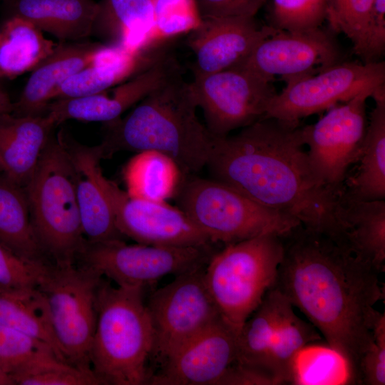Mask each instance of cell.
<instances>
[{
    "instance_id": "31",
    "label": "cell",
    "mask_w": 385,
    "mask_h": 385,
    "mask_svg": "<svg viewBox=\"0 0 385 385\" xmlns=\"http://www.w3.org/2000/svg\"><path fill=\"white\" fill-rule=\"evenodd\" d=\"M289 303L287 299L274 287L267 292L261 304L240 331L236 363L258 370L269 376L265 371L267 354Z\"/></svg>"
},
{
    "instance_id": "24",
    "label": "cell",
    "mask_w": 385,
    "mask_h": 385,
    "mask_svg": "<svg viewBox=\"0 0 385 385\" xmlns=\"http://www.w3.org/2000/svg\"><path fill=\"white\" fill-rule=\"evenodd\" d=\"M374 101L361 153L359 165L347 177L343 192L361 200H385V86L371 96Z\"/></svg>"
},
{
    "instance_id": "43",
    "label": "cell",
    "mask_w": 385,
    "mask_h": 385,
    "mask_svg": "<svg viewBox=\"0 0 385 385\" xmlns=\"http://www.w3.org/2000/svg\"><path fill=\"white\" fill-rule=\"evenodd\" d=\"M14 103L6 89L0 83V114L11 113L13 111Z\"/></svg>"
},
{
    "instance_id": "12",
    "label": "cell",
    "mask_w": 385,
    "mask_h": 385,
    "mask_svg": "<svg viewBox=\"0 0 385 385\" xmlns=\"http://www.w3.org/2000/svg\"><path fill=\"white\" fill-rule=\"evenodd\" d=\"M385 86V62L344 61L316 74L286 82L269 103L264 118L298 123L360 93Z\"/></svg>"
},
{
    "instance_id": "36",
    "label": "cell",
    "mask_w": 385,
    "mask_h": 385,
    "mask_svg": "<svg viewBox=\"0 0 385 385\" xmlns=\"http://www.w3.org/2000/svg\"><path fill=\"white\" fill-rule=\"evenodd\" d=\"M374 0H330L327 19L330 29L343 33L355 53L360 47L370 21Z\"/></svg>"
},
{
    "instance_id": "23",
    "label": "cell",
    "mask_w": 385,
    "mask_h": 385,
    "mask_svg": "<svg viewBox=\"0 0 385 385\" xmlns=\"http://www.w3.org/2000/svg\"><path fill=\"white\" fill-rule=\"evenodd\" d=\"M160 54L151 51V46L130 51L109 45L97 61L66 80L53 100L86 96L112 88L144 70Z\"/></svg>"
},
{
    "instance_id": "4",
    "label": "cell",
    "mask_w": 385,
    "mask_h": 385,
    "mask_svg": "<svg viewBox=\"0 0 385 385\" xmlns=\"http://www.w3.org/2000/svg\"><path fill=\"white\" fill-rule=\"evenodd\" d=\"M143 291L101 279L90 366L103 385L148 384L153 329Z\"/></svg>"
},
{
    "instance_id": "18",
    "label": "cell",
    "mask_w": 385,
    "mask_h": 385,
    "mask_svg": "<svg viewBox=\"0 0 385 385\" xmlns=\"http://www.w3.org/2000/svg\"><path fill=\"white\" fill-rule=\"evenodd\" d=\"M188 45L195 54L193 74L215 73L240 65L265 38L276 33L252 16L201 18Z\"/></svg>"
},
{
    "instance_id": "16",
    "label": "cell",
    "mask_w": 385,
    "mask_h": 385,
    "mask_svg": "<svg viewBox=\"0 0 385 385\" xmlns=\"http://www.w3.org/2000/svg\"><path fill=\"white\" fill-rule=\"evenodd\" d=\"M238 334L222 317L187 341L153 372L148 384L216 385L237 359Z\"/></svg>"
},
{
    "instance_id": "13",
    "label": "cell",
    "mask_w": 385,
    "mask_h": 385,
    "mask_svg": "<svg viewBox=\"0 0 385 385\" xmlns=\"http://www.w3.org/2000/svg\"><path fill=\"white\" fill-rule=\"evenodd\" d=\"M193 75L192 94L215 137L227 135L264 118L277 93L273 82L240 66Z\"/></svg>"
},
{
    "instance_id": "30",
    "label": "cell",
    "mask_w": 385,
    "mask_h": 385,
    "mask_svg": "<svg viewBox=\"0 0 385 385\" xmlns=\"http://www.w3.org/2000/svg\"><path fill=\"white\" fill-rule=\"evenodd\" d=\"M0 244L18 255L51 262L36 237L24 187L0 173Z\"/></svg>"
},
{
    "instance_id": "6",
    "label": "cell",
    "mask_w": 385,
    "mask_h": 385,
    "mask_svg": "<svg viewBox=\"0 0 385 385\" xmlns=\"http://www.w3.org/2000/svg\"><path fill=\"white\" fill-rule=\"evenodd\" d=\"M283 255L280 235L266 234L225 245L204 270V279L222 319L238 334L273 287Z\"/></svg>"
},
{
    "instance_id": "45",
    "label": "cell",
    "mask_w": 385,
    "mask_h": 385,
    "mask_svg": "<svg viewBox=\"0 0 385 385\" xmlns=\"http://www.w3.org/2000/svg\"><path fill=\"white\" fill-rule=\"evenodd\" d=\"M4 173V168H3V166H2V165H1V163L0 162V173Z\"/></svg>"
},
{
    "instance_id": "46",
    "label": "cell",
    "mask_w": 385,
    "mask_h": 385,
    "mask_svg": "<svg viewBox=\"0 0 385 385\" xmlns=\"http://www.w3.org/2000/svg\"><path fill=\"white\" fill-rule=\"evenodd\" d=\"M1 1H3V0H0V2H1Z\"/></svg>"
},
{
    "instance_id": "17",
    "label": "cell",
    "mask_w": 385,
    "mask_h": 385,
    "mask_svg": "<svg viewBox=\"0 0 385 385\" xmlns=\"http://www.w3.org/2000/svg\"><path fill=\"white\" fill-rule=\"evenodd\" d=\"M180 70L175 58L160 54L144 70L127 81L96 94L56 99L46 109L58 125L68 120L110 123L133 107L153 90Z\"/></svg>"
},
{
    "instance_id": "33",
    "label": "cell",
    "mask_w": 385,
    "mask_h": 385,
    "mask_svg": "<svg viewBox=\"0 0 385 385\" xmlns=\"http://www.w3.org/2000/svg\"><path fill=\"white\" fill-rule=\"evenodd\" d=\"M61 361H63L47 344L0 324V365L13 381L17 376Z\"/></svg>"
},
{
    "instance_id": "37",
    "label": "cell",
    "mask_w": 385,
    "mask_h": 385,
    "mask_svg": "<svg viewBox=\"0 0 385 385\" xmlns=\"http://www.w3.org/2000/svg\"><path fill=\"white\" fill-rule=\"evenodd\" d=\"M50 264L22 257L0 244V287H38Z\"/></svg>"
},
{
    "instance_id": "7",
    "label": "cell",
    "mask_w": 385,
    "mask_h": 385,
    "mask_svg": "<svg viewBox=\"0 0 385 385\" xmlns=\"http://www.w3.org/2000/svg\"><path fill=\"white\" fill-rule=\"evenodd\" d=\"M178 208L212 243L225 245L266 234L283 235L300 224L212 178L183 175L174 195Z\"/></svg>"
},
{
    "instance_id": "34",
    "label": "cell",
    "mask_w": 385,
    "mask_h": 385,
    "mask_svg": "<svg viewBox=\"0 0 385 385\" xmlns=\"http://www.w3.org/2000/svg\"><path fill=\"white\" fill-rule=\"evenodd\" d=\"M330 0H272V24L278 31L301 32L322 27Z\"/></svg>"
},
{
    "instance_id": "2",
    "label": "cell",
    "mask_w": 385,
    "mask_h": 385,
    "mask_svg": "<svg viewBox=\"0 0 385 385\" xmlns=\"http://www.w3.org/2000/svg\"><path fill=\"white\" fill-rule=\"evenodd\" d=\"M302 126L262 118L235 135L213 138L205 168L211 178L302 225L340 237L337 196L317 179Z\"/></svg>"
},
{
    "instance_id": "10",
    "label": "cell",
    "mask_w": 385,
    "mask_h": 385,
    "mask_svg": "<svg viewBox=\"0 0 385 385\" xmlns=\"http://www.w3.org/2000/svg\"><path fill=\"white\" fill-rule=\"evenodd\" d=\"M205 267L175 276L155 291L146 303L153 329L150 361L158 367L221 317L205 282Z\"/></svg>"
},
{
    "instance_id": "22",
    "label": "cell",
    "mask_w": 385,
    "mask_h": 385,
    "mask_svg": "<svg viewBox=\"0 0 385 385\" xmlns=\"http://www.w3.org/2000/svg\"><path fill=\"white\" fill-rule=\"evenodd\" d=\"M335 220L348 247L380 272H384L385 200H356L342 191L337 196Z\"/></svg>"
},
{
    "instance_id": "21",
    "label": "cell",
    "mask_w": 385,
    "mask_h": 385,
    "mask_svg": "<svg viewBox=\"0 0 385 385\" xmlns=\"http://www.w3.org/2000/svg\"><path fill=\"white\" fill-rule=\"evenodd\" d=\"M65 138L76 168V195L86 240L91 243L123 240L109 201L93 173V162L101 158L98 145H81L66 134Z\"/></svg>"
},
{
    "instance_id": "9",
    "label": "cell",
    "mask_w": 385,
    "mask_h": 385,
    "mask_svg": "<svg viewBox=\"0 0 385 385\" xmlns=\"http://www.w3.org/2000/svg\"><path fill=\"white\" fill-rule=\"evenodd\" d=\"M215 252L212 245L181 247L127 245L124 240L86 241L76 262L118 286L145 288L164 276L205 267Z\"/></svg>"
},
{
    "instance_id": "20",
    "label": "cell",
    "mask_w": 385,
    "mask_h": 385,
    "mask_svg": "<svg viewBox=\"0 0 385 385\" xmlns=\"http://www.w3.org/2000/svg\"><path fill=\"white\" fill-rule=\"evenodd\" d=\"M56 126L48 113L0 114V162L4 173L24 187Z\"/></svg>"
},
{
    "instance_id": "35",
    "label": "cell",
    "mask_w": 385,
    "mask_h": 385,
    "mask_svg": "<svg viewBox=\"0 0 385 385\" xmlns=\"http://www.w3.org/2000/svg\"><path fill=\"white\" fill-rule=\"evenodd\" d=\"M152 4L153 26L148 45L160 38L192 31L200 24L195 0H152Z\"/></svg>"
},
{
    "instance_id": "14",
    "label": "cell",
    "mask_w": 385,
    "mask_h": 385,
    "mask_svg": "<svg viewBox=\"0 0 385 385\" xmlns=\"http://www.w3.org/2000/svg\"><path fill=\"white\" fill-rule=\"evenodd\" d=\"M101 158L93 164L94 175L106 194L115 223L124 237L137 243L166 247H203L213 243L179 208L165 202L130 195L104 176Z\"/></svg>"
},
{
    "instance_id": "27",
    "label": "cell",
    "mask_w": 385,
    "mask_h": 385,
    "mask_svg": "<svg viewBox=\"0 0 385 385\" xmlns=\"http://www.w3.org/2000/svg\"><path fill=\"white\" fill-rule=\"evenodd\" d=\"M57 44L26 19L11 15L0 25V78L31 72Z\"/></svg>"
},
{
    "instance_id": "41",
    "label": "cell",
    "mask_w": 385,
    "mask_h": 385,
    "mask_svg": "<svg viewBox=\"0 0 385 385\" xmlns=\"http://www.w3.org/2000/svg\"><path fill=\"white\" fill-rule=\"evenodd\" d=\"M267 0H195L201 18L255 17Z\"/></svg>"
},
{
    "instance_id": "40",
    "label": "cell",
    "mask_w": 385,
    "mask_h": 385,
    "mask_svg": "<svg viewBox=\"0 0 385 385\" xmlns=\"http://www.w3.org/2000/svg\"><path fill=\"white\" fill-rule=\"evenodd\" d=\"M385 52V0H374L363 41L354 53L363 63L381 61Z\"/></svg>"
},
{
    "instance_id": "39",
    "label": "cell",
    "mask_w": 385,
    "mask_h": 385,
    "mask_svg": "<svg viewBox=\"0 0 385 385\" xmlns=\"http://www.w3.org/2000/svg\"><path fill=\"white\" fill-rule=\"evenodd\" d=\"M373 342L360 364V384H385V315L381 313L373 328Z\"/></svg>"
},
{
    "instance_id": "32",
    "label": "cell",
    "mask_w": 385,
    "mask_h": 385,
    "mask_svg": "<svg viewBox=\"0 0 385 385\" xmlns=\"http://www.w3.org/2000/svg\"><path fill=\"white\" fill-rule=\"evenodd\" d=\"M182 175L170 158L153 150L137 153L123 170L126 192L130 195L158 202L174 197Z\"/></svg>"
},
{
    "instance_id": "11",
    "label": "cell",
    "mask_w": 385,
    "mask_h": 385,
    "mask_svg": "<svg viewBox=\"0 0 385 385\" xmlns=\"http://www.w3.org/2000/svg\"><path fill=\"white\" fill-rule=\"evenodd\" d=\"M376 91H364L301 128L313 173L337 195L344 189L349 168L359 159L368 123L366 101Z\"/></svg>"
},
{
    "instance_id": "19",
    "label": "cell",
    "mask_w": 385,
    "mask_h": 385,
    "mask_svg": "<svg viewBox=\"0 0 385 385\" xmlns=\"http://www.w3.org/2000/svg\"><path fill=\"white\" fill-rule=\"evenodd\" d=\"M108 46L90 42L58 43L53 52L31 72L11 113L19 115L45 114L60 86L97 61Z\"/></svg>"
},
{
    "instance_id": "25",
    "label": "cell",
    "mask_w": 385,
    "mask_h": 385,
    "mask_svg": "<svg viewBox=\"0 0 385 385\" xmlns=\"http://www.w3.org/2000/svg\"><path fill=\"white\" fill-rule=\"evenodd\" d=\"M98 11L93 0H14L12 14L21 16L61 42L92 35Z\"/></svg>"
},
{
    "instance_id": "5",
    "label": "cell",
    "mask_w": 385,
    "mask_h": 385,
    "mask_svg": "<svg viewBox=\"0 0 385 385\" xmlns=\"http://www.w3.org/2000/svg\"><path fill=\"white\" fill-rule=\"evenodd\" d=\"M34 234L48 260L76 264L86 243L76 188V168L65 133L51 134L24 187Z\"/></svg>"
},
{
    "instance_id": "3",
    "label": "cell",
    "mask_w": 385,
    "mask_h": 385,
    "mask_svg": "<svg viewBox=\"0 0 385 385\" xmlns=\"http://www.w3.org/2000/svg\"><path fill=\"white\" fill-rule=\"evenodd\" d=\"M197 108L190 83L179 70L123 118L106 123L98 145L102 159L120 151L153 150L170 158L182 175L197 174L206 166L214 138Z\"/></svg>"
},
{
    "instance_id": "15",
    "label": "cell",
    "mask_w": 385,
    "mask_h": 385,
    "mask_svg": "<svg viewBox=\"0 0 385 385\" xmlns=\"http://www.w3.org/2000/svg\"><path fill=\"white\" fill-rule=\"evenodd\" d=\"M344 51L331 29L277 31L262 39L238 66L273 82L312 76L344 60ZM237 67V66H236Z\"/></svg>"
},
{
    "instance_id": "28",
    "label": "cell",
    "mask_w": 385,
    "mask_h": 385,
    "mask_svg": "<svg viewBox=\"0 0 385 385\" xmlns=\"http://www.w3.org/2000/svg\"><path fill=\"white\" fill-rule=\"evenodd\" d=\"M0 324L47 344L68 363L55 336L47 298L40 288L0 287Z\"/></svg>"
},
{
    "instance_id": "42",
    "label": "cell",
    "mask_w": 385,
    "mask_h": 385,
    "mask_svg": "<svg viewBox=\"0 0 385 385\" xmlns=\"http://www.w3.org/2000/svg\"><path fill=\"white\" fill-rule=\"evenodd\" d=\"M216 385H274L272 379L255 369L235 362L219 379Z\"/></svg>"
},
{
    "instance_id": "1",
    "label": "cell",
    "mask_w": 385,
    "mask_h": 385,
    "mask_svg": "<svg viewBox=\"0 0 385 385\" xmlns=\"http://www.w3.org/2000/svg\"><path fill=\"white\" fill-rule=\"evenodd\" d=\"M283 255L274 288L298 308L360 384L362 356L373 342L384 298L376 267L342 239L299 224L281 235Z\"/></svg>"
},
{
    "instance_id": "38",
    "label": "cell",
    "mask_w": 385,
    "mask_h": 385,
    "mask_svg": "<svg viewBox=\"0 0 385 385\" xmlns=\"http://www.w3.org/2000/svg\"><path fill=\"white\" fill-rule=\"evenodd\" d=\"M19 385H103L93 371L64 361L16 377Z\"/></svg>"
},
{
    "instance_id": "26",
    "label": "cell",
    "mask_w": 385,
    "mask_h": 385,
    "mask_svg": "<svg viewBox=\"0 0 385 385\" xmlns=\"http://www.w3.org/2000/svg\"><path fill=\"white\" fill-rule=\"evenodd\" d=\"M153 26L152 0H101L92 35L134 51L147 47Z\"/></svg>"
},
{
    "instance_id": "29",
    "label": "cell",
    "mask_w": 385,
    "mask_h": 385,
    "mask_svg": "<svg viewBox=\"0 0 385 385\" xmlns=\"http://www.w3.org/2000/svg\"><path fill=\"white\" fill-rule=\"evenodd\" d=\"M321 339L319 332L287 305L267 354L265 371L274 385L299 384V363L303 350Z\"/></svg>"
},
{
    "instance_id": "44",
    "label": "cell",
    "mask_w": 385,
    "mask_h": 385,
    "mask_svg": "<svg viewBox=\"0 0 385 385\" xmlns=\"http://www.w3.org/2000/svg\"><path fill=\"white\" fill-rule=\"evenodd\" d=\"M14 384L13 380L2 369L0 365V385H13Z\"/></svg>"
},
{
    "instance_id": "8",
    "label": "cell",
    "mask_w": 385,
    "mask_h": 385,
    "mask_svg": "<svg viewBox=\"0 0 385 385\" xmlns=\"http://www.w3.org/2000/svg\"><path fill=\"white\" fill-rule=\"evenodd\" d=\"M103 277L81 265L51 263L38 287L47 298L55 336L66 361L88 371H92L90 351Z\"/></svg>"
}]
</instances>
